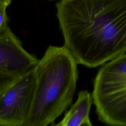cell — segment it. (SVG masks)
I'll use <instances>...</instances> for the list:
<instances>
[{
  "label": "cell",
  "instance_id": "cell-3",
  "mask_svg": "<svg viewBox=\"0 0 126 126\" xmlns=\"http://www.w3.org/2000/svg\"><path fill=\"white\" fill-rule=\"evenodd\" d=\"M92 96L99 121L126 126V54L100 68L94 80Z\"/></svg>",
  "mask_w": 126,
  "mask_h": 126
},
{
  "label": "cell",
  "instance_id": "cell-7",
  "mask_svg": "<svg viewBox=\"0 0 126 126\" xmlns=\"http://www.w3.org/2000/svg\"><path fill=\"white\" fill-rule=\"evenodd\" d=\"M20 76L0 71V94L16 81Z\"/></svg>",
  "mask_w": 126,
  "mask_h": 126
},
{
  "label": "cell",
  "instance_id": "cell-2",
  "mask_svg": "<svg viewBox=\"0 0 126 126\" xmlns=\"http://www.w3.org/2000/svg\"><path fill=\"white\" fill-rule=\"evenodd\" d=\"M35 69L33 96L24 126L53 123L71 104L78 77L77 63L63 46H49Z\"/></svg>",
  "mask_w": 126,
  "mask_h": 126
},
{
  "label": "cell",
  "instance_id": "cell-4",
  "mask_svg": "<svg viewBox=\"0 0 126 126\" xmlns=\"http://www.w3.org/2000/svg\"><path fill=\"white\" fill-rule=\"evenodd\" d=\"M35 80L34 68L21 75L0 94V126H24L32 101Z\"/></svg>",
  "mask_w": 126,
  "mask_h": 126
},
{
  "label": "cell",
  "instance_id": "cell-9",
  "mask_svg": "<svg viewBox=\"0 0 126 126\" xmlns=\"http://www.w3.org/2000/svg\"><path fill=\"white\" fill-rule=\"evenodd\" d=\"M12 0H0V5H5L7 6L11 3Z\"/></svg>",
  "mask_w": 126,
  "mask_h": 126
},
{
  "label": "cell",
  "instance_id": "cell-6",
  "mask_svg": "<svg viewBox=\"0 0 126 126\" xmlns=\"http://www.w3.org/2000/svg\"><path fill=\"white\" fill-rule=\"evenodd\" d=\"M93 102L92 94L88 91H81L78 94L75 102L66 112L63 119L56 126H91L89 113Z\"/></svg>",
  "mask_w": 126,
  "mask_h": 126
},
{
  "label": "cell",
  "instance_id": "cell-8",
  "mask_svg": "<svg viewBox=\"0 0 126 126\" xmlns=\"http://www.w3.org/2000/svg\"><path fill=\"white\" fill-rule=\"evenodd\" d=\"M7 5H0V36L4 34L9 28L7 25L8 18L6 14Z\"/></svg>",
  "mask_w": 126,
  "mask_h": 126
},
{
  "label": "cell",
  "instance_id": "cell-5",
  "mask_svg": "<svg viewBox=\"0 0 126 126\" xmlns=\"http://www.w3.org/2000/svg\"><path fill=\"white\" fill-rule=\"evenodd\" d=\"M38 61L24 48L9 28L0 36V71L21 75L35 68Z\"/></svg>",
  "mask_w": 126,
  "mask_h": 126
},
{
  "label": "cell",
  "instance_id": "cell-1",
  "mask_svg": "<svg viewBox=\"0 0 126 126\" xmlns=\"http://www.w3.org/2000/svg\"><path fill=\"white\" fill-rule=\"evenodd\" d=\"M64 46L77 63L96 67L126 52V0H61Z\"/></svg>",
  "mask_w": 126,
  "mask_h": 126
}]
</instances>
